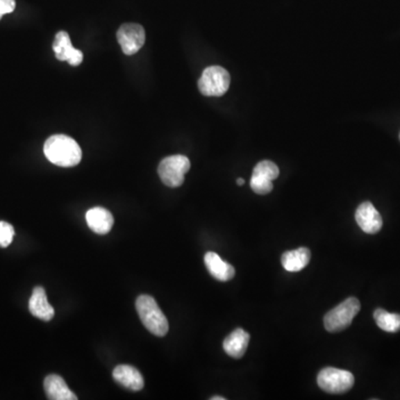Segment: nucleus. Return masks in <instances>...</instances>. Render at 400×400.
<instances>
[{
  "instance_id": "6",
  "label": "nucleus",
  "mask_w": 400,
  "mask_h": 400,
  "mask_svg": "<svg viewBox=\"0 0 400 400\" xmlns=\"http://www.w3.org/2000/svg\"><path fill=\"white\" fill-rule=\"evenodd\" d=\"M190 169V161L186 156L174 155L162 159L158 166V175L162 183L170 188H177L185 181V175Z\"/></svg>"
},
{
  "instance_id": "4",
  "label": "nucleus",
  "mask_w": 400,
  "mask_h": 400,
  "mask_svg": "<svg viewBox=\"0 0 400 400\" xmlns=\"http://www.w3.org/2000/svg\"><path fill=\"white\" fill-rule=\"evenodd\" d=\"M231 86L229 72L220 66H210L206 68L198 81V88L203 96L220 97L227 92Z\"/></svg>"
},
{
  "instance_id": "20",
  "label": "nucleus",
  "mask_w": 400,
  "mask_h": 400,
  "mask_svg": "<svg viewBox=\"0 0 400 400\" xmlns=\"http://www.w3.org/2000/svg\"><path fill=\"white\" fill-rule=\"evenodd\" d=\"M16 8L15 0H0V19L6 14H10Z\"/></svg>"
},
{
  "instance_id": "13",
  "label": "nucleus",
  "mask_w": 400,
  "mask_h": 400,
  "mask_svg": "<svg viewBox=\"0 0 400 400\" xmlns=\"http://www.w3.org/2000/svg\"><path fill=\"white\" fill-rule=\"evenodd\" d=\"M88 227L98 235H106L114 226V217L110 211L101 207H94L86 212Z\"/></svg>"
},
{
  "instance_id": "8",
  "label": "nucleus",
  "mask_w": 400,
  "mask_h": 400,
  "mask_svg": "<svg viewBox=\"0 0 400 400\" xmlns=\"http://www.w3.org/2000/svg\"><path fill=\"white\" fill-rule=\"evenodd\" d=\"M117 39L125 55H135L144 46L146 33L142 26L129 22V24H124L118 29Z\"/></svg>"
},
{
  "instance_id": "21",
  "label": "nucleus",
  "mask_w": 400,
  "mask_h": 400,
  "mask_svg": "<svg viewBox=\"0 0 400 400\" xmlns=\"http://www.w3.org/2000/svg\"><path fill=\"white\" fill-rule=\"evenodd\" d=\"M244 183V181L242 179V178H238V179H237V185H238V186H242Z\"/></svg>"
},
{
  "instance_id": "14",
  "label": "nucleus",
  "mask_w": 400,
  "mask_h": 400,
  "mask_svg": "<svg viewBox=\"0 0 400 400\" xmlns=\"http://www.w3.org/2000/svg\"><path fill=\"white\" fill-rule=\"evenodd\" d=\"M44 392L48 399L77 400V396L67 386L64 378L58 375H49L44 381Z\"/></svg>"
},
{
  "instance_id": "12",
  "label": "nucleus",
  "mask_w": 400,
  "mask_h": 400,
  "mask_svg": "<svg viewBox=\"0 0 400 400\" xmlns=\"http://www.w3.org/2000/svg\"><path fill=\"white\" fill-rule=\"evenodd\" d=\"M29 310L33 316L44 322H49L55 316V309L48 303L47 294L42 287L33 288V294L29 299Z\"/></svg>"
},
{
  "instance_id": "10",
  "label": "nucleus",
  "mask_w": 400,
  "mask_h": 400,
  "mask_svg": "<svg viewBox=\"0 0 400 400\" xmlns=\"http://www.w3.org/2000/svg\"><path fill=\"white\" fill-rule=\"evenodd\" d=\"M56 58L61 61H68L72 66H78L83 60V55L81 50L72 47L70 37L66 31H59L56 35L55 42L53 44Z\"/></svg>"
},
{
  "instance_id": "23",
  "label": "nucleus",
  "mask_w": 400,
  "mask_h": 400,
  "mask_svg": "<svg viewBox=\"0 0 400 400\" xmlns=\"http://www.w3.org/2000/svg\"><path fill=\"white\" fill-rule=\"evenodd\" d=\"M399 138H400V136H399Z\"/></svg>"
},
{
  "instance_id": "11",
  "label": "nucleus",
  "mask_w": 400,
  "mask_h": 400,
  "mask_svg": "<svg viewBox=\"0 0 400 400\" xmlns=\"http://www.w3.org/2000/svg\"><path fill=\"white\" fill-rule=\"evenodd\" d=\"M112 377L120 386L125 387L133 392H139L144 388V383L142 374L135 367L129 366V365L117 366L112 372Z\"/></svg>"
},
{
  "instance_id": "3",
  "label": "nucleus",
  "mask_w": 400,
  "mask_h": 400,
  "mask_svg": "<svg viewBox=\"0 0 400 400\" xmlns=\"http://www.w3.org/2000/svg\"><path fill=\"white\" fill-rule=\"evenodd\" d=\"M360 311V303L355 297H349L331 309L324 318L326 331L329 333H339L349 327L353 318Z\"/></svg>"
},
{
  "instance_id": "9",
  "label": "nucleus",
  "mask_w": 400,
  "mask_h": 400,
  "mask_svg": "<svg viewBox=\"0 0 400 400\" xmlns=\"http://www.w3.org/2000/svg\"><path fill=\"white\" fill-rule=\"evenodd\" d=\"M356 222L361 231L366 233H377L383 227V218L369 201H365L359 206L355 214Z\"/></svg>"
},
{
  "instance_id": "15",
  "label": "nucleus",
  "mask_w": 400,
  "mask_h": 400,
  "mask_svg": "<svg viewBox=\"0 0 400 400\" xmlns=\"http://www.w3.org/2000/svg\"><path fill=\"white\" fill-rule=\"evenodd\" d=\"M249 340V333L242 328H237L224 340L222 346L227 355L233 358L239 359L246 353Z\"/></svg>"
},
{
  "instance_id": "19",
  "label": "nucleus",
  "mask_w": 400,
  "mask_h": 400,
  "mask_svg": "<svg viewBox=\"0 0 400 400\" xmlns=\"http://www.w3.org/2000/svg\"><path fill=\"white\" fill-rule=\"evenodd\" d=\"M15 236V229L10 224L0 222V247H8L12 242Z\"/></svg>"
},
{
  "instance_id": "5",
  "label": "nucleus",
  "mask_w": 400,
  "mask_h": 400,
  "mask_svg": "<svg viewBox=\"0 0 400 400\" xmlns=\"http://www.w3.org/2000/svg\"><path fill=\"white\" fill-rule=\"evenodd\" d=\"M317 383H318V386L328 394H344L353 388L355 377L347 370L326 367L318 374Z\"/></svg>"
},
{
  "instance_id": "17",
  "label": "nucleus",
  "mask_w": 400,
  "mask_h": 400,
  "mask_svg": "<svg viewBox=\"0 0 400 400\" xmlns=\"http://www.w3.org/2000/svg\"><path fill=\"white\" fill-rule=\"evenodd\" d=\"M310 258V250L308 248L301 247L283 253L281 264L287 272H297L303 270L309 264Z\"/></svg>"
},
{
  "instance_id": "16",
  "label": "nucleus",
  "mask_w": 400,
  "mask_h": 400,
  "mask_svg": "<svg viewBox=\"0 0 400 400\" xmlns=\"http://www.w3.org/2000/svg\"><path fill=\"white\" fill-rule=\"evenodd\" d=\"M203 260H205V265L209 274L217 281H231L235 276V268L226 262L225 260H222L216 253L209 251V253H206Z\"/></svg>"
},
{
  "instance_id": "22",
  "label": "nucleus",
  "mask_w": 400,
  "mask_h": 400,
  "mask_svg": "<svg viewBox=\"0 0 400 400\" xmlns=\"http://www.w3.org/2000/svg\"><path fill=\"white\" fill-rule=\"evenodd\" d=\"M211 400H225V397H222V396H214V397L210 398Z\"/></svg>"
},
{
  "instance_id": "2",
  "label": "nucleus",
  "mask_w": 400,
  "mask_h": 400,
  "mask_svg": "<svg viewBox=\"0 0 400 400\" xmlns=\"http://www.w3.org/2000/svg\"><path fill=\"white\" fill-rule=\"evenodd\" d=\"M136 309L139 318L148 331L155 336H166L169 331V324L158 303L151 296H139L136 300Z\"/></svg>"
},
{
  "instance_id": "7",
  "label": "nucleus",
  "mask_w": 400,
  "mask_h": 400,
  "mask_svg": "<svg viewBox=\"0 0 400 400\" xmlns=\"http://www.w3.org/2000/svg\"><path fill=\"white\" fill-rule=\"evenodd\" d=\"M279 176V168L275 162L262 160L256 165L250 179V187L256 194H267L274 188L272 181Z\"/></svg>"
},
{
  "instance_id": "18",
  "label": "nucleus",
  "mask_w": 400,
  "mask_h": 400,
  "mask_svg": "<svg viewBox=\"0 0 400 400\" xmlns=\"http://www.w3.org/2000/svg\"><path fill=\"white\" fill-rule=\"evenodd\" d=\"M378 327L387 333H398L400 331V315L390 314L385 309L378 308L374 312Z\"/></svg>"
},
{
  "instance_id": "1",
  "label": "nucleus",
  "mask_w": 400,
  "mask_h": 400,
  "mask_svg": "<svg viewBox=\"0 0 400 400\" xmlns=\"http://www.w3.org/2000/svg\"><path fill=\"white\" fill-rule=\"evenodd\" d=\"M44 156L59 167H74L81 160V148L75 139L66 135H53L46 140Z\"/></svg>"
}]
</instances>
